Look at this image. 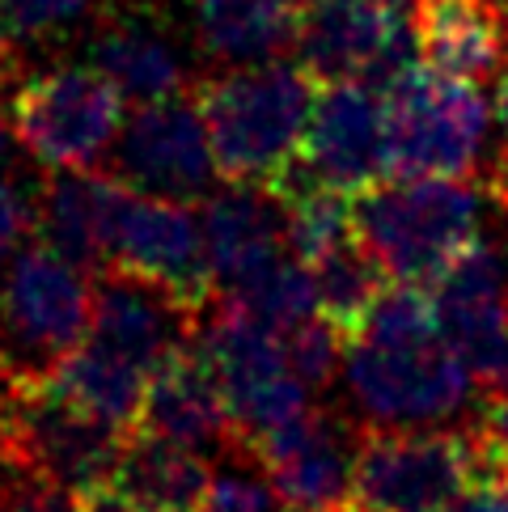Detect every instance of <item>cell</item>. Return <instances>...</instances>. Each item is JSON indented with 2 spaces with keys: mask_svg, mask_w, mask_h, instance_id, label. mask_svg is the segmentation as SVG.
<instances>
[{
  "mask_svg": "<svg viewBox=\"0 0 508 512\" xmlns=\"http://www.w3.org/2000/svg\"><path fill=\"white\" fill-rule=\"evenodd\" d=\"M343 394L373 428H441L475 398L424 284H386L360 331L343 339Z\"/></svg>",
  "mask_w": 508,
  "mask_h": 512,
  "instance_id": "obj_1",
  "label": "cell"
},
{
  "mask_svg": "<svg viewBox=\"0 0 508 512\" xmlns=\"http://www.w3.org/2000/svg\"><path fill=\"white\" fill-rule=\"evenodd\" d=\"M318 81L293 60L242 64L195 85L216 174L271 187L301 153Z\"/></svg>",
  "mask_w": 508,
  "mask_h": 512,
  "instance_id": "obj_2",
  "label": "cell"
},
{
  "mask_svg": "<svg viewBox=\"0 0 508 512\" xmlns=\"http://www.w3.org/2000/svg\"><path fill=\"white\" fill-rule=\"evenodd\" d=\"M483 204L466 178H381L352 199V229L386 280L432 288L483 237Z\"/></svg>",
  "mask_w": 508,
  "mask_h": 512,
  "instance_id": "obj_3",
  "label": "cell"
},
{
  "mask_svg": "<svg viewBox=\"0 0 508 512\" xmlns=\"http://www.w3.org/2000/svg\"><path fill=\"white\" fill-rule=\"evenodd\" d=\"M492 470H508V457L479 432L377 428L356 445L348 512H453Z\"/></svg>",
  "mask_w": 508,
  "mask_h": 512,
  "instance_id": "obj_4",
  "label": "cell"
},
{
  "mask_svg": "<svg viewBox=\"0 0 508 512\" xmlns=\"http://www.w3.org/2000/svg\"><path fill=\"white\" fill-rule=\"evenodd\" d=\"M390 178H470L492 144V102L479 85L445 77L424 60L381 89Z\"/></svg>",
  "mask_w": 508,
  "mask_h": 512,
  "instance_id": "obj_5",
  "label": "cell"
},
{
  "mask_svg": "<svg viewBox=\"0 0 508 512\" xmlns=\"http://www.w3.org/2000/svg\"><path fill=\"white\" fill-rule=\"evenodd\" d=\"M191 343L225 394L242 453L314 407V390L288 369L284 335L233 301L212 297L199 309Z\"/></svg>",
  "mask_w": 508,
  "mask_h": 512,
  "instance_id": "obj_6",
  "label": "cell"
},
{
  "mask_svg": "<svg viewBox=\"0 0 508 512\" xmlns=\"http://www.w3.org/2000/svg\"><path fill=\"white\" fill-rule=\"evenodd\" d=\"M94 276L51 246L17 250L0 271V369L47 377L85 339Z\"/></svg>",
  "mask_w": 508,
  "mask_h": 512,
  "instance_id": "obj_7",
  "label": "cell"
},
{
  "mask_svg": "<svg viewBox=\"0 0 508 512\" xmlns=\"http://www.w3.org/2000/svg\"><path fill=\"white\" fill-rule=\"evenodd\" d=\"M13 136L43 170H94L123 127V94L98 68H43L13 89Z\"/></svg>",
  "mask_w": 508,
  "mask_h": 512,
  "instance_id": "obj_8",
  "label": "cell"
},
{
  "mask_svg": "<svg viewBox=\"0 0 508 512\" xmlns=\"http://www.w3.org/2000/svg\"><path fill=\"white\" fill-rule=\"evenodd\" d=\"M297 64L314 81H365L386 89L420 60L403 0H318L301 9Z\"/></svg>",
  "mask_w": 508,
  "mask_h": 512,
  "instance_id": "obj_9",
  "label": "cell"
},
{
  "mask_svg": "<svg viewBox=\"0 0 508 512\" xmlns=\"http://www.w3.org/2000/svg\"><path fill=\"white\" fill-rule=\"evenodd\" d=\"M111 178L140 195L199 204L216 187V157L195 89L140 102L111 144Z\"/></svg>",
  "mask_w": 508,
  "mask_h": 512,
  "instance_id": "obj_10",
  "label": "cell"
},
{
  "mask_svg": "<svg viewBox=\"0 0 508 512\" xmlns=\"http://www.w3.org/2000/svg\"><path fill=\"white\" fill-rule=\"evenodd\" d=\"M280 178L314 182V187H331L352 199L377 187L381 178H390L386 98H381V89L365 81H318L301 153Z\"/></svg>",
  "mask_w": 508,
  "mask_h": 512,
  "instance_id": "obj_11",
  "label": "cell"
},
{
  "mask_svg": "<svg viewBox=\"0 0 508 512\" xmlns=\"http://www.w3.org/2000/svg\"><path fill=\"white\" fill-rule=\"evenodd\" d=\"M111 267L174 292L195 314L216 297L204 225H199V212H191L183 199L140 195L127 187L111 221Z\"/></svg>",
  "mask_w": 508,
  "mask_h": 512,
  "instance_id": "obj_12",
  "label": "cell"
},
{
  "mask_svg": "<svg viewBox=\"0 0 508 512\" xmlns=\"http://www.w3.org/2000/svg\"><path fill=\"white\" fill-rule=\"evenodd\" d=\"M449 347L479 390L508 386V263L483 237L428 288Z\"/></svg>",
  "mask_w": 508,
  "mask_h": 512,
  "instance_id": "obj_13",
  "label": "cell"
},
{
  "mask_svg": "<svg viewBox=\"0 0 508 512\" xmlns=\"http://www.w3.org/2000/svg\"><path fill=\"white\" fill-rule=\"evenodd\" d=\"M246 457L259 466L284 512H348L356 441L343 419L310 407L250 445Z\"/></svg>",
  "mask_w": 508,
  "mask_h": 512,
  "instance_id": "obj_14",
  "label": "cell"
},
{
  "mask_svg": "<svg viewBox=\"0 0 508 512\" xmlns=\"http://www.w3.org/2000/svg\"><path fill=\"white\" fill-rule=\"evenodd\" d=\"M195 318V309L178 301L174 292L111 267L94 276L85 339L136 364L140 373H153L174 347L191 343Z\"/></svg>",
  "mask_w": 508,
  "mask_h": 512,
  "instance_id": "obj_15",
  "label": "cell"
},
{
  "mask_svg": "<svg viewBox=\"0 0 508 512\" xmlns=\"http://www.w3.org/2000/svg\"><path fill=\"white\" fill-rule=\"evenodd\" d=\"M136 428L166 436V441L187 445L204 457H221L233 449L242 453L229 407H225V394L216 386L208 360L195 352V343L174 347V352L149 373Z\"/></svg>",
  "mask_w": 508,
  "mask_h": 512,
  "instance_id": "obj_16",
  "label": "cell"
},
{
  "mask_svg": "<svg viewBox=\"0 0 508 512\" xmlns=\"http://www.w3.org/2000/svg\"><path fill=\"white\" fill-rule=\"evenodd\" d=\"M411 26L420 60L445 77L487 85L508 64V0H415Z\"/></svg>",
  "mask_w": 508,
  "mask_h": 512,
  "instance_id": "obj_17",
  "label": "cell"
},
{
  "mask_svg": "<svg viewBox=\"0 0 508 512\" xmlns=\"http://www.w3.org/2000/svg\"><path fill=\"white\" fill-rule=\"evenodd\" d=\"M204 250L216 292L233 288L259 271L276 254H284V204L271 187L259 182H225L204 195Z\"/></svg>",
  "mask_w": 508,
  "mask_h": 512,
  "instance_id": "obj_18",
  "label": "cell"
},
{
  "mask_svg": "<svg viewBox=\"0 0 508 512\" xmlns=\"http://www.w3.org/2000/svg\"><path fill=\"white\" fill-rule=\"evenodd\" d=\"M123 191L119 178L98 170H51L39 204L43 246L77 263L85 276H102L111 267V221Z\"/></svg>",
  "mask_w": 508,
  "mask_h": 512,
  "instance_id": "obj_19",
  "label": "cell"
},
{
  "mask_svg": "<svg viewBox=\"0 0 508 512\" xmlns=\"http://www.w3.org/2000/svg\"><path fill=\"white\" fill-rule=\"evenodd\" d=\"M94 68L111 81L123 102H157L170 94H187V60L174 39L153 26L144 9H111L94 39Z\"/></svg>",
  "mask_w": 508,
  "mask_h": 512,
  "instance_id": "obj_20",
  "label": "cell"
},
{
  "mask_svg": "<svg viewBox=\"0 0 508 512\" xmlns=\"http://www.w3.org/2000/svg\"><path fill=\"white\" fill-rule=\"evenodd\" d=\"M212 483V457L132 428L106 487L144 512H195Z\"/></svg>",
  "mask_w": 508,
  "mask_h": 512,
  "instance_id": "obj_21",
  "label": "cell"
},
{
  "mask_svg": "<svg viewBox=\"0 0 508 512\" xmlns=\"http://www.w3.org/2000/svg\"><path fill=\"white\" fill-rule=\"evenodd\" d=\"M297 26V0H195V43L225 68L293 56Z\"/></svg>",
  "mask_w": 508,
  "mask_h": 512,
  "instance_id": "obj_22",
  "label": "cell"
},
{
  "mask_svg": "<svg viewBox=\"0 0 508 512\" xmlns=\"http://www.w3.org/2000/svg\"><path fill=\"white\" fill-rule=\"evenodd\" d=\"M47 381L56 386L64 398H72L77 407L89 415L106 419L115 428H136L140 415V398H144V381L149 373H140L136 364H127L123 356L106 352V347L81 339L72 352L47 373Z\"/></svg>",
  "mask_w": 508,
  "mask_h": 512,
  "instance_id": "obj_23",
  "label": "cell"
},
{
  "mask_svg": "<svg viewBox=\"0 0 508 512\" xmlns=\"http://www.w3.org/2000/svg\"><path fill=\"white\" fill-rule=\"evenodd\" d=\"M310 271H314L318 314L331 322L343 339L360 331V322L369 318L381 288L390 284L386 271L377 267V259L356 242V237H348V242L335 246L331 254H322Z\"/></svg>",
  "mask_w": 508,
  "mask_h": 512,
  "instance_id": "obj_24",
  "label": "cell"
},
{
  "mask_svg": "<svg viewBox=\"0 0 508 512\" xmlns=\"http://www.w3.org/2000/svg\"><path fill=\"white\" fill-rule=\"evenodd\" d=\"M216 297L233 301L238 309H246L250 318H259L271 331H293L297 322L318 314V297H314V271L305 267L297 254H276L271 263H263L259 271H250L246 280H238L233 288L216 292Z\"/></svg>",
  "mask_w": 508,
  "mask_h": 512,
  "instance_id": "obj_25",
  "label": "cell"
},
{
  "mask_svg": "<svg viewBox=\"0 0 508 512\" xmlns=\"http://www.w3.org/2000/svg\"><path fill=\"white\" fill-rule=\"evenodd\" d=\"M284 356H288V369L318 394L343 369V335L322 314H314L297 322L293 331H284Z\"/></svg>",
  "mask_w": 508,
  "mask_h": 512,
  "instance_id": "obj_26",
  "label": "cell"
},
{
  "mask_svg": "<svg viewBox=\"0 0 508 512\" xmlns=\"http://www.w3.org/2000/svg\"><path fill=\"white\" fill-rule=\"evenodd\" d=\"M39 204L43 178H30L17 166H0V271L17 250H26L39 237Z\"/></svg>",
  "mask_w": 508,
  "mask_h": 512,
  "instance_id": "obj_27",
  "label": "cell"
},
{
  "mask_svg": "<svg viewBox=\"0 0 508 512\" xmlns=\"http://www.w3.org/2000/svg\"><path fill=\"white\" fill-rule=\"evenodd\" d=\"M89 9V0H0V39L13 51L26 43H43L68 30Z\"/></svg>",
  "mask_w": 508,
  "mask_h": 512,
  "instance_id": "obj_28",
  "label": "cell"
},
{
  "mask_svg": "<svg viewBox=\"0 0 508 512\" xmlns=\"http://www.w3.org/2000/svg\"><path fill=\"white\" fill-rule=\"evenodd\" d=\"M195 512H284V508L276 500V491L267 487V479L229 462L221 470H212V483Z\"/></svg>",
  "mask_w": 508,
  "mask_h": 512,
  "instance_id": "obj_29",
  "label": "cell"
},
{
  "mask_svg": "<svg viewBox=\"0 0 508 512\" xmlns=\"http://www.w3.org/2000/svg\"><path fill=\"white\" fill-rule=\"evenodd\" d=\"M0 512H81V496L43 474L0 470Z\"/></svg>",
  "mask_w": 508,
  "mask_h": 512,
  "instance_id": "obj_30",
  "label": "cell"
},
{
  "mask_svg": "<svg viewBox=\"0 0 508 512\" xmlns=\"http://www.w3.org/2000/svg\"><path fill=\"white\" fill-rule=\"evenodd\" d=\"M453 512H508V470H492L466 491Z\"/></svg>",
  "mask_w": 508,
  "mask_h": 512,
  "instance_id": "obj_31",
  "label": "cell"
},
{
  "mask_svg": "<svg viewBox=\"0 0 508 512\" xmlns=\"http://www.w3.org/2000/svg\"><path fill=\"white\" fill-rule=\"evenodd\" d=\"M81 512H144V508L115 496L111 487H98V491H89V496H81Z\"/></svg>",
  "mask_w": 508,
  "mask_h": 512,
  "instance_id": "obj_32",
  "label": "cell"
},
{
  "mask_svg": "<svg viewBox=\"0 0 508 512\" xmlns=\"http://www.w3.org/2000/svg\"><path fill=\"white\" fill-rule=\"evenodd\" d=\"M9 161V119H5V106H0V166Z\"/></svg>",
  "mask_w": 508,
  "mask_h": 512,
  "instance_id": "obj_33",
  "label": "cell"
},
{
  "mask_svg": "<svg viewBox=\"0 0 508 512\" xmlns=\"http://www.w3.org/2000/svg\"><path fill=\"white\" fill-rule=\"evenodd\" d=\"M153 0H111V9H149Z\"/></svg>",
  "mask_w": 508,
  "mask_h": 512,
  "instance_id": "obj_34",
  "label": "cell"
},
{
  "mask_svg": "<svg viewBox=\"0 0 508 512\" xmlns=\"http://www.w3.org/2000/svg\"><path fill=\"white\" fill-rule=\"evenodd\" d=\"M310 5H318V0H297V9H310Z\"/></svg>",
  "mask_w": 508,
  "mask_h": 512,
  "instance_id": "obj_35",
  "label": "cell"
},
{
  "mask_svg": "<svg viewBox=\"0 0 508 512\" xmlns=\"http://www.w3.org/2000/svg\"><path fill=\"white\" fill-rule=\"evenodd\" d=\"M0 470H5V466H0Z\"/></svg>",
  "mask_w": 508,
  "mask_h": 512,
  "instance_id": "obj_36",
  "label": "cell"
}]
</instances>
